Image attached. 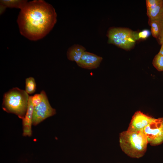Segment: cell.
Returning <instances> with one entry per match:
<instances>
[{"mask_svg":"<svg viewBox=\"0 0 163 163\" xmlns=\"http://www.w3.org/2000/svg\"><path fill=\"white\" fill-rule=\"evenodd\" d=\"M57 21L53 6L42 0L26 3L21 9L17 20L21 34L36 41L42 39L52 30Z\"/></svg>","mask_w":163,"mask_h":163,"instance_id":"1","label":"cell"},{"mask_svg":"<svg viewBox=\"0 0 163 163\" xmlns=\"http://www.w3.org/2000/svg\"><path fill=\"white\" fill-rule=\"evenodd\" d=\"M119 143L122 151L130 157L139 158L145 153L148 141L143 131L127 129L121 133Z\"/></svg>","mask_w":163,"mask_h":163,"instance_id":"2","label":"cell"},{"mask_svg":"<svg viewBox=\"0 0 163 163\" xmlns=\"http://www.w3.org/2000/svg\"><path fill=\"white\" fill-rule=\"evenodd\" d=\"M29 96L25 90L18 87L12 88L4 94L2 108L22 119L27 110Z\"/></svg>","mask_w":163,"mask_h":163,"instance_id":"3","label":"cell"},{"mask_svg":"<svg viewBox=\"0 0 163 163\" xmlns=\"http://www.w3.org/2000/svg\"><path fill=\"white\" fill-rule=\"evenodd\" d=\"M108 43L125 50L132 48L139 40L138 33L127 28L111 27L108 30Z\"/></svg>","mask_w":163,"mask_h":163,"instance_id":"4","label":"cell"},{"mask_svg":"<svg viewBox=\"0 0 163 163\" xmlns=\"http://www.w3.org/2000/svg\"><path fill=\"white\" fill-rule=\"evenodd\" d=\"M148 143L152 145L163 142V118H154L143 130Z\"/></svg>","mask_w":163,"mask_h":163,"instance_id":"5","label":"cell"},{"mask_svg":"<svg viewBox=\"0 0 163 163\" xmlns=\"http://www.w3.org/2000/svg\"><path fill=\"white\" fill-rule=\"evenodd\" d=\"M43 98L41 102L34 107L32 125L36 126L49 117L56 113L55 109L51 106L45 92L42 90Z\"/></svg>","mask_w":163,"mask_h":163,"instance_id":"6","label":"cell"},{"mask_svg":"<svg viewBox=\"0 0 163 163\" xmlns=\"http://www.w3.org/2000/svg\"><path fill=\"white\" fill-rule=\"evenodd\" d=\"M154 118L140 111H137L133 115L128 129L135 131H143Z\"/></svg>","mask_w":163,"mask_h":163,"instance_id":"7","label":"cell"},{"mask_svg":"<svg viewBox=\"0 0 163 163\" xmlns=\"http://www.w3.org/2000/svg\"><path fill=\"white\" fill-rule=\"evenodd\" d=\"M103 58L94 53L85 51L77 63L79 67L85 69H92L99 67Z\"/></svg>","mask_w":163,"mask_h":163,"instance_id":"8","label":"cell"},{"mask_svg":"<svg viewBox=\"0 0 163 163\" xmlns=\"http://www.w3.org/2000/svg\"><path fill=\"white\" fill-rule=\"evenodd\" d=\"M34 108L31 96H30L27 110L24 118L22 119L23 136L30 137L32 136L31 126L32 125Z\"/></svg>","mask_w":163,"mask_h":163,"instance_id":"9","label":"cell"},{"mask_svg":"<svg viewBox=\"0 0 163 163\" xmlns=\"http://www.w3.org/2000/svg\"><path fill=\"white\" fill-rule=\"evenodd\" d=\"M147 14L149 19L156 17L163 7L162 0H146Z\"/></svg>","mask_w":163,"mask_h":163,"instance_id":"10","label":"cell"},{"mask_svg":"<svg viewBox=\"0 0 163 163\" xmlns=\"http://www.w3.org/2000/svg\"><path fill=\"white\" fill-rule=\"evenodd\" d=\"M85 50V48L82 45L79 44L73 45L70 47L67 51V58L69 60L75 61L77 63Z\"/></svg>","mask_w":163,"mask_h":163,"instance_id":"11","label":"cell"},{"mask_svg":"<svg viewBox=\"0 0 163 163\" xmlns=\"http://www.w3.org/2000/svg\"><path fill=\"white\" fill-rule=\"evenodd\" d=\"M27 2V0H0V4L7 8H16L21 10Z\"/></svg>","mask_w":163,"mask_h":163,"instance_id":"12","label":"cell"},{"mask_svg":"<svg viewBox=\"0 0 163 163\" xmlns=\"http://www.w3.org/2000/svg\"><path fill=\"white\" fill-rule=\"evenodd\" d=\"M36 89V84L34 78L30 77L25 79V91L29 94L34 93Z\"/></svg>","mask_w":163,"mask_h":163,"instance_id":"13","label":"cell"},{"mask_svg":"<svg viewBox=\"0 0 163 163\" xmlns=\"http://www.w3.org/2000/svg\"><path fill=\"white\" fill-rule=\"evenodd\" d=\"M152 20L156 21L159 26L160 31L157 40L160 44H163V7L156 17Z\"/></svg>","mask_w":163,"mask_h":163,"instance_id":"14","label":"cell"},{"mask_svg":"<svg viewBox=\"0 0 163 163\" xmlns=\"http://www.w3.org/2000/svg\"><path fill=\"white\" fill-rule=\"evenodd\" d=\"M148 24L151 27V33L152 36L157 39L160 31L159 26L158 23L154 20L149 19Z\"/></svg>","mask_w":163,"mask_h":163,"instance_id":"15","label":"cell"},{"mask_svg":"<svg viewBox=\"0 0 163 163\" xmlns=\"http://www.w3.org/2000/svg\"><path fill=\"white\" fill-rule=\"evenodd\" d=\"M152 63L158 71H163V56L158 53L154 57Z\"/></svg>","mask_w":163,"mask_h":163,"instance_id":"16","label":"cell"},{"mask_svg":"<svg viewBox=\"0 0 163 163\" xmlns=\"http://www.w3.org/2000/svg\"><path fill=\"white\" fill-rule=\"evenodd\" d=\"M43 98L42 90L39 94H37L31 96L32 104L34 107L38 105L42 101Z\"/></svg>","mask_w":163,"mask_h":163,"instance_id":"17","label":"cell"},{"mask_svg":"<svg viewBox=\"0 0 163 163\" xmlns=\"http://www.w3.org/2000/svg\"><path fill=\"white\" fill-rule=\"evenodd\" d=\"M150 31L148 30L145 29L138 33L139 40L146 39L150 35Z\"/></svg>","mask_w":163,"mask_h":163,"instance_id":"18","label":"cell"},{"mask_svg":"<svg viewBox=\"0 0 163 163\" xmlns=\"http://www.w3.org/2000/svg\"><path fill=\"white\" fill-rule=\"evenodd\" d=\"M7 7L4 5L0 4V13L2 14L5 11Z\"/></svg>","mask_w":163,"mask_h":163,"instance_id":"19","label":"cell"}]
</instances>
